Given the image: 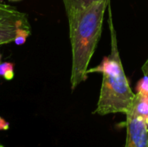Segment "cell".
Segmentation results:
<instances>
[{
    "instance_id": "cell-1",
    "label": "cell",
    "mask_w": 148,
    "mask_h": 147,
    "mask_svg": "<svg viewBox=\"0 0 148 147\" xmlns=\"http://www.w3.org/2000/svg\"><path fill=\"white\" fill-rule=\"evenodd\" d=\"M110 0H101L68 16L72 49L70 84L74 91L88 78V68L101 37Z\"/></svg>"
},
{
    "instance_id": "cell-2",
    "label": "cell",
    "mask_w": 148,
    "mask_h": 147,
    "mask_svg": "<svg viewBox=\"0 0 148 147\" xmlns=\"http://www.w3.org/2000/svg\"><path fill=\"white\" fill-rule=\"evenodd\" d=\"M108 10L111 52L108 56L104 57L100 65L88 70V74H102L100 96L95 111V113L101 116L118 113L126 114L131 109L135 97V94L129 85L121 62L117 44L116 31L112 19L110 3H108Z\"/></svg>"
},
{
    "instance_id": "cell-3",
    "label": "cell",
    "mask_w": 148,
    "mask_h": 147,
    "mask_svg": "<svg viewBox=\"0 0 148 147\" xmlns=\"http://www.w3.org/2000/svg\"><path fill=\"white\" fill-rule=\"evenodd\" d=\"M21 27L30 28L27 14L10 4L0 3V45L13 42L16 29Z\"/></svg>"
},
{
    "instance_id": "cell-4",
    "label": "cell",
    "mask_w": 148,
    "mask_h": 147,
    "mask_svg": "<svg viewBox=\"0 0 148 147\" xmlns=\"http://www.w3.org/2000/svg\"><path fill=\"white\" fill-rule=\"evenodd\" d=\"M127 139L125 147H148V125L132 108L126 113Z\"/></svg>"
},
{
    "instance_id": "cell-5",
    "label": "cell",
    "mask_w": 148,
    "mask_h": 147,
    "mask_svg": "<svg viewBox=\"0 0 148 147\" xmlns=\"http://www.w3.org/2000/svg\"><path fill=\"white\" fill-rule=\"evenodd\" d=\"M139 116L143 118L148 125V95L135 94L131 107Z\"/></svg>"
},
{
    "instance_id": "cell-6",
    "label": "cell",
    "mask_w": 148,
    "mask_h": 147,
    "mask_svg": "<svg viewBox=\"0 0 148 147\" xmlns=\"http://www.w3.org/2000/svg\"><path fill=\"white\" fill-rule=\"evenodd\" d=\"M62 1L65 6L67 16H68L75 12L83 10L101 0H62Z\"/></svg>"
},
{
    "instance_id": "cell-7",
    "label": "cell",
    "mask_w": 148,
    "mask_h": 147,
    "mask_svg": "<svg viewBox=\"0 0 148 147\" xmlns=\"http://www.w3.org/2000/svg\"><path fill=\"white\" fill-rule=\"evenodd\" d=\"M14 75V63L6 62L0 64V76L7 81H11Z\"/></svg>"
},
{
    "instance_id": "cell-8",
    "label": "cell",
    "mask_w": 148,
    "mask_h": 147,
    "mask_svg": "<svg viewBox=\"0 0 148 147\" xmlns=\"http://www.w3.org/2000/svg\"><path fill=\"white\" fill-rule=\"evenodd\" d=\"M29 35H30V28H26V27L18 28L16 31V36L13 42L17 46L23 45L25 43Z\"/></svg>"
},
{
    "instance_id": "cell-9",
    "label": "cell",
    "mask_w": 148,
    "mask_h": 147,
    "mask_svg": "<svg viewBox=\"0 0 148 147\" xmlns=\"http://www.w3.org/2000/svg\"><path fill=\"white\" fill-rule=\"evenodd\" d=\"M136 94H142V95H148V77L144 75L142 79H140L136 86Z\"/></svg>"
},
{
    "instance_id": "cell-10",
    "label": "cell",
    "mask_w": 148,
    "mask_h": 147,
    "mask_svg": "<svg viewBox=\"0 0 148 147\" xmlns=\"http://www.w3.org/2000/svg\"><path fill=\"white\" fill-rule=\"evenodd\" d=\"M10 128V124L4 119L0 117V131H7Z\"/></svg>"
},
{
    "instance_id": "cell-11",
    "label": "cell",
    "mask_w": 148,
    "mask_h": 147,
    "mask_svg": "<svg viewBox=\"0 0 148 147\" xmlns=\"http://www.w3.org/2000/svg\"><path fill=\"white\" fill-rule=\"evenodd\" d=\"M141 69H142V72H143L144 75H146V76L148 77V59L146 61V62L144 63V65L142 66Z\"/></svg>"
},
{
    "instance_id": "cell-12",
    "label": "cell",
    "mask_w": 148,
    "mask_h": 147,
    "mask_svg": "<svg viewBox=\"0 0 148 147\" xmlns=\"http://www.w3.org/2000/svg\"><path fill=\"white\" fill-rule=\"evenodd\" d=\"M10 1H13V2H17V1H21V0H10Z\"/></svg>"
},
{
    "instance_id": "cell-13",
    "label": "cell",
    "mask_w": 148,
    "mask_h": 147,
    "mask_svg": "<svg viewBox=\"0 0 148 147\" xmlns=\"http://www.w3.org/2000/svg\"><path fill=\"white\" fill-rule=\"evenodd\" d=\"M1 57H2V56H1V55H0V62H1Z\"/></svg>"
}]
</instances>
